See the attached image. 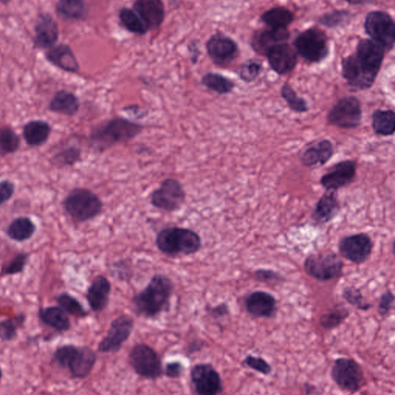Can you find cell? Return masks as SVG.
<instances>
[{
	"instance_id": "obj_14",
	"label": "cell",
	"mask_w": 395,
	"mask_h": 395,
	"mask_svg": "<svg viewBox=\"0 0 395 395\" xmlns=\"http://www.w3.org/2000/svg\"><path fill=\"white\" fill-rule=\"evenodd\" d=\"M186 194L181 182L175 179H167L151 195V203L157 209L175 212L185 203Z\"/></svg>"
},
{
	"instance_id": "obj_23",
	"label": "cell",
	"mask_w": 395,
	"mask_h": 395,
	"mask_svg": "<svg viewBox=\"0 0 395 395\" xmlns=\"http://www.w3.org/2000/svg\"><path fill=\"white\" fill-rule=\"evenodd\" d=\"M340 210V204L337 192L326 191L315 204L311 214V219L317 226H325L335 219Z\"/></svg>"
},
{
	"instance_id": "obj_45",
	"label": "cell",
	"mask_w": 395,
	"mask_h": 395,
	"mask_svg": "<svg viewBox=\"0 0 395 395\" xmlns=\"http://www.w3.org/2000/svg\"><path fill=\"white\" fill-rule=\"evenodd\" d=\"M81 152L77 147H69L53 157L54 165L64 167L71 166L77 163L80 159Z\"/></svg>"
},
{
	"instance_id": "obj_1",
	"label": "cell",
	"mask_w": 395,
	"mask_h": 395,
	"mask_svg": "<svg viewBox=\"0 0 395 395\" xmlns=\"http://www.w3.org/2000/svg\"><path fill=\"white\" fill-rule=\"evenodd\" d=\"M385 50L374 40H360L356 51L340 62L342 75L351 91L371 89L383 67Z\"/></svg>"
},
{
	"instance_id": "obj_36",
	"label": "cell",
	"mask_w": 395,
	"mask_h": 395,
	"mask_svg": "<svg viewBox=\"0 0 395 395\" xmlns=\"http://www.w3.org/2000/svg\"><path fill=\"white\" fill-rule=\"evenodd\" d=\"M120 21L129 32L143 35L149 30V27L134 10L122 8L119 12Z\"/></svg>"
},
{
	"instance_id": "obj_19",
	"label": "cell",
	"mask_w": 395,
	"mask_h": 395,
	"mask_svg": "<svg viewBox=\"0 0 395 395\" xmlns=\"http://www.w3.org/2000/svg\"><path fill=\"white\" fill-rule=\"evenodd\" d=\"M298 56L295 46L285 42L272 46L265 57L267 58L271 69L283 76L295 69Z\"/></svg>"
},
{
	"instance_id": "obj_51",
	"label": "cell",
	"mask_w": 395,
	"mask_h": 395,
	"mask_svg": "<svg viewBox=\"0 0 395 395\" xmlns=\"http://www.w3.org/2000/svg\"><path fill=\"white\" fill-rule=\"evenodd\" d=\"M184 367L179 362L168 363L165 369V374L168 378H177L182 376Z\"/></svg>"
},
{
	"instance_id": "obj_24",
	"label": "cell",
	"mask_w": 395,
	"mask_h": 395,
	"mask_svg": "<svg viewBox=\"0 0 395 395\" xmlns=\"http://www.w3.org/2000/svg\"><path fill=\"white\" fill-rule=\"evenodd\" d=\"M290 37L288 28L274 29L267 27L254 33L250 45L257 54L265 56L272 46L287 42Z\"/></svg>"
},
{
	"instance_id": "obj_2",
	"label": "cell",
	"mask_w": 395,
	"mask_h": 395,
	"mask_svg": "<svg viewBox=\"0 0 395 395\" xmlns=\"http://www.w3.org/2000/svg\"><path fill=\"white\" fill-rule=\"evenodd\" d=\"M173 290L171 279L162 274L154 276L147 287L133 298L136 313L146 318L159 315L169 308Z\"/></svg>"
},
{
	"instance_id": "obj_12",
	"label": "cell",
	"mask_w": 395,
	"mask_h": 395,
	"mask_svg": "<svg viewBox=\"0 0 395 395\" xmlns=\"http://www.w3.org/2000/svg\"><path fill=\"white\" fill-rule=\"evenodd\" d=\"M129 363L139 376L149 380L160 378L164 373L161 358L152 347L136 344L129 353Z\"/></svg>"
},
{
	"instance_id": "obj_34",
	"label": "cell",
	"mask_w": 395,
	"mask_h": 395,
	"mask_svg": "<svg viewBox=\"0 0 395 395\" xmlns=\"http://www.w3.org/2000/svg\"><path fill=\"white\" fill-rule=\"evenodd\" d=\"M56 10L61 17L80 20L87 17L88 8L85 0H58Z\"/></svg>"
},
{
	"instance_id": "obj_26",
	"label": "cell",
	"mask_w": 395,
	"mask_h": 395,
	"mask_svg": "<svg viewBox=\"0 0 395 395\" xmlns=\"http://www.w3.org/2000/svg\"><path fill=\"white\" fill-rule=\"evenodd\" d=\"M46 59L53 66L66 72L76 73L80 70L78 61L71 47L67 44L55 45L47 50Z\"/></svg>"
},
{
	"instance_id": "obj_28",
	"label": "cell",
	"mask_w": 395,
	"mask_h": 395,
	"mask_svg": "<svg viewBox=\"0 0 395 395\" xmlns=\"http://www.w3.org/2000/svg\"><path fill=\"white\" fill-rule=\"evenodd\" d=\"M51 126L44 120H32L23 128V135L27 145L30 147L42 146L49 141Z\"/></svg>"
},
{
	"instance_id": "obj_4",
	"label": "cell",
	"mask_w": 395,
	"mask_h": 395,
	"mask_svg": "<svg viewBox=\"0 0 395 395\" xmlns=\"http://www.w3.org/2000/svg\"><path fill=\"white\" fill-rule=\"evenodd\" d=\"M156 246L162 254L170 256L193 255L202 247V240L195 231L186 228L168 227L156 237Z\"/></svg>"
},
{
	"instance_id": "obj_54",
	"label": "cell",
	"mask_w": 395,
	"mask_h": 395,
	"mask_svg": "<svg viewBox=\"0 0 395 395\" xmlns=\"http://www.w3.org/2000/svg\"><path fill=\"white\" fill-rule=\"evenodd\" d=\"M306 393L308 394H319L321 392H319L317 387L315 385L310 384H306L304 385Z\"/></svg>"
},
{
	"instance_id": "obj_10",
	"label": "cell",
	"mask_w": 395,
	"mask_h": 395,
	"mask_svg": "<svg viewBox=\"0 0 395 395\" xmlns=\"http://www.w3.org/2000/svg\"><path fill=\"white\" fill-rule=\"evenodd\" d=\"M331 376L340 390L357 393L364 386L365 374L362 366L350 358H339L333 362Z\"/></svg>"
},
{
	"instance_id": "obj_52",
	"label": "cell",
	"mask_w": 395,
	"mask_h": 395,
	"mask_svg": "<svg viewBox=\"0 0 395 395\" xmlns=\"http://www.w3.org/2000/svg\"><path fill=\"white\" fill-rule=\"evenodd\" d=\"M210 315L216 319H220L229 315V308L227 304L222 303L209 309Z\"/></svg>"
},
{
	"instance_id": "obj_38",
	"label": "cell",
	"mask_w": 395,
	"mask_h": 395,
	"mask_svg": "<svg viewBox=\"0 0 395 395\" xmlns=\"http://www.w3.org/2000/svg\"><path fill=\"white\" fill-rule=\"evenodd\" d=\"M281 95L291 111L298 114H304L310 110L308 102L304 98L299 97L290 84L283 85Z\"/></svg>"
},
{
	"instance_id": "obj_33",
	"label": "cell",
	"mask_w": 395,
	"mask_h": 395,
	"mask_svg": "<svg viewBox=\"0 0 395 395\" xmlns=\"http://www.w3.org/2000/svg\"><path fill=\"white\" fill-rule=\"evenodd\" d=\"M36 231V224L30 218L20 216L9 225L8 229H6V235L12 240L22 243L31 239Z\"/></svg>"
},
{
	"instance_id": "obj_7",
	"label": "cell",
	"mask_w": 395,
	"mask_h": 395,
	"mask_svg": "<svg viewBox=\"0 0 395 395\" xmlns=\"http://www.w3.org/2000/svg\"><path fill=\"white\" fill-rule=\"evenodd\" d=\"M294 46L298 55L310 64L322 62L330 53L328 37L317 27H311L299 33Z\"/></svg>"
},
{
	"instance_id": "obj_8",
	"label": "cell",
	"mask_w": 395,
	"mask_h": 395,
	"mask_svg": "<svg viewBox=\"0 0 395 395\" xmlns=\"http://www.w3.org/2000/svg\"><path fill=\"white\" fill-rule=\"evenodd\" d=\"M344 267V263L342 258L332 251L310 254L304 263L306 274L321 282L340 278L343 274Z\"/></svg>"
},
{
	"instance_id": "obj_32",
	"label": "cell",
	"mask_w": 395,
	"mask_h": 395,
	"mask_svg": "<svg viewBox=\"0 0 395 395\" xmlns=\"http://www.w3.org/2000/svg\"><path fill=\"white\" fill-rule=\"evenodd\" d=\"M371 127L374 134L389 137L395 132V113L392 109H377L371 115Z\"/></svg>"
},
{
	"instance_id": "obj_44",
	"label": "cell",
	"mask_w": 395,
	"mask_h": 395,
	"mask_svg": "<svg viewBox=\"0 0 395 395\" xmlns=\"http://www.w3.org/2000/svg\"><path fill=\"white\" fill-rule=\"evenodd\" d=\"M342 297L346 302L358 310L367 311L372 308V304L366 301L362 291L354 286L345 288L342 292Z\"/></svg>"
},
{
	"instance_id": "obj_39",
	"label": "cell",
	"mask_w": 395,
	"mask_h": 395,
	"mask_svg": "<svg viewBox=\"0 0 395 395\" xmlns=\"http://www.w3.org/2000/svg\"><path fill=\"white\" fill-rule=\"evenodd\" d=\"M350 312L344 306H337L319 318V324L326 331H332L342 325L349 318Z\"/></svg>"
},
{
	"instance_id": "obj_31",
	"label": "cell",
	"mask_w": 395,
	"mask_h": 395,
	"mask_svg": "<svg viewBox=\"0 0 395 395\" xmlns=\"http://www.w3.org/2000/svg\"><path fill=\"white\" fill-rule=\"evenodd\" d=\"M260 19L270 28H288V26L295 21V16L288 8L279 6L265 11Z\"/></svg>"
},
{
	"instance_id": "obj_6",
	"label": "cell",
	"mask_w": 395,
	"mask_h": 395,
	"mask_svg": "<svg viewBox=\"0 0 395 395\" xmlns=\"http://www.w3.org/2000/svg\"><path fill=\"white\" fill-rule=\"evenodd\" d=\"M66 213L79 222L91 220L103 210V202L97 194L85 188H76L64 201Z\"/></svg>"
},
{
	"instance_id": "obj_41",
	"label": "cell",
	"mask_w": 395,
	"mask_h": 395,
	"mask_svg": "<svg viewBox=\"0 0 395 395\" xmlns=\"http://www.w3.org/2000/svg\"><path fill=\"white\" fill-rule=\"evenodd\" d=\"M26 321L24 315H19L15 318H8L0 322V340L3 342H11L17 337L19 328L24 326Z\"/></svg>"
},
{
	"instance_id": "obj_29",
	"label": "cell",
	"mask_w": 395,
	"mask_h": 395,
	"mask_svg": "<svg viewBox=\"0 0 395 395\" xmlns=\"http://www.w3.org/2000/svg\"><path fill=\"white\" fill-rule=\"evenodd\" d=\"M38 316L42 323L59 332H64L71 329V319L60 306H47V308L40 309Z\"/></svg>"
},
{
	"instance_id": "obj_5",
	"label": "cell",
	"mask_w": 395,
	"mask_h": 395,
	"mask_svg": "<svg viewBox=\"0 0 395 395\" xmlns=\"http://www.w3.org/2000/svg\"><path fill=\"white\" fill-rule=\"evenodd\" d=\"M53 358L60 366L69 371L71 377L83 379L91 373L97 356L90 347L67 344L58 347Z\"/></svg>"
},
{
	"instance_id": "obj_25",
	"label": "cell",
	"mask_w": 395,
	"mask_h": 395,
	"mask_svg": "<svg viewBox=\"0 0 395 395\" xmlns=\"http://www.w3.org/2000/svg\"><path fill=\"white\" fill-rule=\"evenodd\" d=\"M134 10L151 28H158L166 17V10L162 0H136Z\"/></svg>"
},
{
	"instance_id": "obj_46",
	"label": "cell",
	"mask_w": 395,
	"mask_h": 395,
	"mask_svg": "<svg viewBox=\"0 0 395 395\" xmlns=\"http://www.w3.org/2000/svg\"><path fill=\"white\" fill-rule=\"evenodd\" d=\"M242 365L254 370L263 376H270L272 371L271 365L261 357H257L249 354L242 362Z\"/></svg>"
},
{
	"instance_id": "obj_18",
	"label": "cell",
	"mask_w": 395,
	"mask_h": 395,
	"mask_svg": "<svg viewBox=\"0 0 395 395\" xmlns=\"http://www.w3.org/2000/svg\"><path fill=\"white\" fill-rule=\"evenodd\" d=\"M211 60L218 66H227L239 55V46L234 39L221 33L214 34L207 43Z\"/></svg>"
},
{
	"instance_id": "obj_49",
	"label": "cell",
	"mask_w": 395,
	"mask_h": 395,
	"mask_svg": "<svg viewBox=\"0 0 395 395\" xmlns=\"http://www.w3.org/2000/svg\"><path fill=\"white\" fill-rule=\"evenodd\" d=\"M254 276L257 281L264 283L280 282L283 281V276L279 272L268 270L258 269L254 272Z\"/></svg>"
},
{
	"instance_id": "obj_30",
	"label": "cell",
	"mask_w": 395,
	"mask_h": 395,
	"mask_svg": "<svg viewBox=\"0 0 395 395\" xmlns=\"http://www.w3.org/2000/svg\"><path fill=\"white\" fill-rule=\"evenodd\" d=\"M80 104L78 98L73 93L65 90L58 91L50 101L49 110L51 112L73 116L79 111Z\"/></svg>"
},
{
	"instance_id": "obj_17",
	"label": "cell",
	"mask_w": 395,
	"mask_h": 395,
	"mask_svg": "<svg viewBox=\"0 0 395 395\" xmlns=\"http://www.w3.org/2000/svg\"><path fill=\"white\" fill-rule=\"evenodd\" d=\"M191 380L196 393L200 395H216L223 392L220 374L211 364L195 365L191 371Z\"/></svg>"
},
{
	"instance_id": "obj_40",
	"label": "cell",
	"mask_w": 395,
	"mask_h": 395,
	"mask_svg": "<svg viewBox=\"0 0 395 395\" xmlns=\"http://www.w3.org/2000/svg\"><path fill=\"white\" fill-rule=\"evenodd\" d=\"M353 17V13L346 10H333L326 12L318 19L319 24L328 29H336L349 24Z\"/></svg>"
},
{
	"instance_id": "obj_22",
	"label": "cell",
	"mask_w": 395,
	"mask_h": 395,
	"mask_svg": "<svg viewBox=\"0 0 395 395\" xmlns=\"http://www.w3.org/2000/svg\"><path fill=\"white\" fill-rule=\"evenodd\" d=\"M58 38L59 28L55 19L50 13H40L35 25L34 45L38 49L49 50L57 44Z\"/></svg>"
},
{
	"instance_id": "obj_47",
	"label": "cell",
	"mask_w": 395,
	"mask_h": 395,
	"mask_svg": "<svg viewBox=\"0 0 395 395\" xmlns=\"http://www.w3.org/2000/svg\"><path fill=\"white\" fill-rule=\"evenodd\" d=\"M29 255L21 253L17 254L3 270V275L12 276L21 274L24 270Z\"/></svg>"
},
{
	"instance_id": "obj_20",
	"label": "cell",
	"mask_w": 395,
	"mask_h": 395,
	"mask_svg": "<svg viewBox=\"0 0 395 395\" xmlns=\"http://www.w3.org/2000/svg\"><path fill=\"white\" fill-rule=\"evenodd\" d=\"M335 149L329 139L313 141L306 146L299 155V162L306 168H318L329 162Z\"/></svg>"
},
{
	"instance_id": "obj_15",
	"label": "cell",
	"mask_w": 395,
	"mask_h": 395,
	"mask_svg": "<svg viewBox=\"0 0 395 395\" xmlns=\"http://www.w3.org/2000/svg\"><path fill=\"white\" fill-rule=\"evenodd\" d=\"M358 164L354 160L340 161L328 169L319 179L326 191H335L351 185L357 175Z\"/></svg>"
},
{
	"instance_id": "obj_50",
	"label": "cell",
	"mask_w": 395,
	"mask_h": 395,
	"mask_svg": "<svg viewBox=\"0 0 395 395\" xmlns=\"http://www.w3.org/2000/svg\"><path fill=\"white\" fill-rule=\"evenodd\" d=\"M15 183L10 180L0 181V207L8 202L15 193Z\"/></svg>"
},
{
	"instance_id": "obj_35",
	"label": "cell",
	"mask_w": 395,
	"mask_h": 395,
	"mask_svg": "<svg viewBox=\"0 0 395 395\" xmlns=\"http://www.w3.org/2000/svg\"><path fill=\"white\" fill-rule=\"evenodd\" d=\"M201 82L208 89L220 95L229 94L233 92L236 87L234 80L218 73H208L204 75Z\"/></svg>"
},
{
	"instance_id": "obj_16",
	"label": "cell",
	"mask_w": 395,
	"mask_h": 395,
	"mask_svg": "<svg viewBox=\"0 0 395 395\" xmlns=\"http://www.w3.org/2000/svg\"><path fill=\"white\" fill-rule=\"evenodd\" d=\"M134 319L129 315H121L114 319L107 336L98 345L100 353H111L120 351L134 329Z\"/></svg>"
},
{
	"instance_id": "obj_43",
	"label": "cell",
	"mask_w": 395,
	"mask_h": 395,
	"mask_svg": "<svg viewBox=\"0 0 395 395\" xmlns=\"http://www.w3.org/2000/svg\"><path fill=\"white\" fill-rule=\"evenodd\" d=\"M263 69L261 61L256 59H249L241 64L239 71L240 78L245 83L254 82L261 74Z\"/></svg>"
},
{
	"instance_id": "obj_21",
	"label": "cell",
	"mask_w": 395,
	"mask_h": 395,
	"mask_svg": "<svg viewBox=\"0 0 395 395\" xmlns=\"http://www.w3.org/2000/svg\"><path fill=\"white\" fill-rule=\"evenodd\" d=\"M276 299L268 292L256 290L245 298L244 304L249 315L255 318H272L277 312Z\"/></svg>"
},
{
	"instance_id": "obj_3",
	"label": "cell",
	"mask_w": 395,
	"mask_h": 395,
	"mask_svg": "<svg viewBox=\"0 0 395 395\" xmlns=\"http://www.w3.org/2000/svg\"><path fill=\"white\" fill-rule=\"evenodd\" d=\"M142 129V125L132 121L114 119L94 129L90 135L91 146L97 151H104L119 143L134 139Z\"/></svg>"
},
{
	"instance_id": "obj_37",
	"label": "cell",
	"mask_w": 395,
	"mask_h": 395,
	"mask_svg": "<svg viewBox=\"0 0 395 395\" xmlns=\"http://www.w3.org/2000/svg\"><path fill=\"white\" fill-rule=\"evenodd\" d=\"M19 147L20 138L17 132L10 126H0V157L15 154Z\"/></svg>"
},
{
	"instance_id": "obj_53",
	"label": "cell",
	"mask_w": 395,
	"mask_h": 395,
	"mask_svg": "<svg viewBox=\"0 0 395 395\" xmlns=\"http://www.w3.org/2000/svg\"><path fill=\"white\" fill-rule=\"evenodd\" d=\"M351 6H364L373 3L376 0H345Z\"/></svg>"
},
{
	"instance_id": "obj_11",
	"label": "cell",
	"mask_w": 395,
	"mask_h": 395,
	"mask_svg": "<svg viewBox=\"0 0 395 395\" xmlns=\"http://www.w3.org/2000/svg\"><path fill=\"white\" fill-rule=\"evenodd\" d=\"M362 102L352 95L340 98L326 115L331 125L343 129L358 128L362 125Z\"/></svg>"
},
{
	"instance_id": "obj_55",
	"label": "cell",
	"mask_w": 395,
	"mask_h": 395,
	"mask_svg": "<svg viewBox=\"0 0 395 395\" xmlns=\"http://www.w3.org/2000/svg\"><path fill=\"white\" fill-rule=\"evenodd\" d=\"M2 377H3V371L1 367H0V380H1Z\"/></svg>"
},
{
	"instance_id": "obj_27",
	"label": "cell",
	"mask_w": 395,
	"mask_h": 395,
	"mask_svg": "<svg viewBox=\"0 0 395 395\" xmlns=\"http://www.w3.org/2000/svg\"><path fill=\"white\" fill-rule=\"evenodd\" d=\"M112 284L107 279L102 275L94 279L87 292V299L91 308L94 312L103 310L110 299Z\"/></svg>"
},
{
	"instance_id": "obj_48",
	"label": "cell",
	"mask_w": 395,
	"mask_h": 395,
	"mask_svg": "<svg viewBox=\"0 0 395 395\" xmlns=\"http://www.w3.org/2000/svg\"><path fill=\"white\" fill-rule=\"evenodd\" d=\"M394 295L390 290H387L380 297L378 312L379 315L386 317L390 315L394 308Z\"/></svg>"
},
{
	"instance_id": "obj_42",
	"label": "cell",
	"mask_w": 395,
	"mask_h": 395,
	"mask_svg": "<svg viewBox=\"0 0 395 395\" xmlns=\"http://www.w3.org/2000/svg\"><path fill=\"white\" fill-rule=\"evenodd\" d=\"M57 301L61 308H62L67 315H70L76 317H85L87 316V312L84 308L76 298L73 297L67 292H63L57 298Z\"/></svg>"
},
{
	"instance_id": "obj_9",
	"label": "cell",
	"mask_w": 395,
	"mask_h": 395,
	"mask_svg": "<svg viewBox=\"0 0 395 395\" xmlns=\"http://www.w3.org/2000/svg\"><path fill=\"white\" fill-rule=\"evenodd\" d=\"M364 28L367 35L386 51L394 49L395 23L389 13L383 10L369 12L365 17Z\"/></svg>"
},
{
	"instance_id": "obj_13",
	"label": "cell",
	"mask_w": 395,
	"mask_h": 395,
	"mask_svg": "<svg viewBox=\"0 0 395 395\" xmlns=\"http://www.w3.org/2000/svg\"><path fill=\"white\" fill-rule=\"evenodd\" d=\"M374 242L371 237L365 233L345 236L338 243L340 255L353 264L365 263L372 254Z\"/></svg>"
}]
</instances>
